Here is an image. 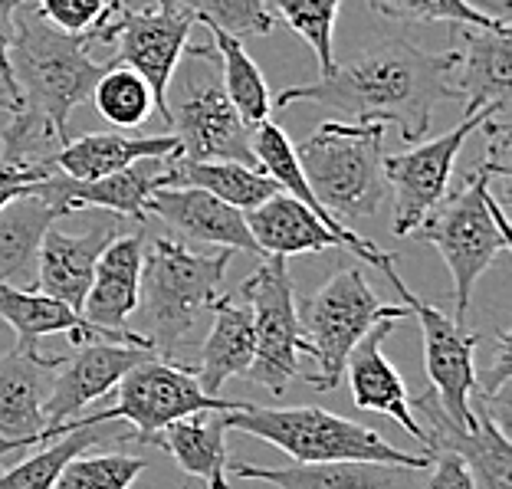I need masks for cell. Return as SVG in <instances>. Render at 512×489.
Returning a JSON list of instances; mask_svg holds the SVG:
<instances>
[{"instance_id": "6da1fadb", "label": "cell", "mask_w": 512, "mask_h": 489, "mask_svg": "<svg viewBox=\"0 0 512 489\" xmlns=\"http://www.w3.org/2000/svg\"><path fill=\"white\" fill-rule=\"evenodd\" d=\"M453 46L430 53L404 37H381L362 46L348 63H335L316 83L289 86L273 99L276 109L296 102L352 115L355 122L398 125L404 142H421L434 119V109L457 102L450 89Z\"/></svg>"}, {"instance_id": "7a4b0ae2", "label": "cell", "mask_w": 512, "mask_h": 489, "mask_svg": "<svg viewBox=\"0 0 512 489\" xmlns=\"http://www.w3.org/2000/svg\"><path fill=\"white\" fill-rule=\"evenodd\" d=\"M486 138H490V148H486L483 165L470 174L460 191H450L411 234L444 256L453 279V302H457L453 319L460 325H467L470 296L480 276L490 270L499 253L512 247L506 211L493 194V178L509 181L512 174L506 161L509 128H496Z\"/></svg>"}, {"instance_id": "3957f363", "label": "cell", "mask_w": 512, "mask_h": 489, "mask_svg": "<svg viewBox=\"0 0 512 489\" xmlns=\"http://www.w3.org/2000/svg\"><path fill=\"white\" fill-rule=\"evenodd\" d=\"M89 33L73 37L50 27L27 0L14 17V43H10V76H14L20 106L14 112L27 115L46 132L69 142V115L89 102L92 89L115 66L99 63L89 53Z\"/></svg>"}, {"instance_id": "277c9868", "label": "cell", "mask_w": 512, "mask_h": 489, "mask_svg": "<svg viewBox=\"0 0 512 489\" xmlns=\"http://www.w3.org/2000/svg\"><path fill=\"white\" fill-rule=\"evenodd\" d=\"M227 270L230 250L194 253L168 237L148 243L135 312L148 319V342L158 358L174 362L171 355L224 296Z\"/></svg>"}, {"instance_id": "5b68a950", "label": "cell", "mask_w": 512, "mask_h": 489, "mask_svg": "<svg viewBox=\"0 0 512 489\" xmlns=\"http://www.w3.org/2000/svg\"><path fill=\"white\" fill-rule=\"evenodd\" d=\"M227 430H240L256 440L279 447L296 463H394L407 470H430L427 453L398 450L378 430L322 407H256L243 404L240 411L224 414Z\"/></svg>"}, {"instance_id": "8992f818", "label": "cell", "mask_w": 512, "mask_h": 489, "mask_svg": "<svg viewBox=\"0 0 512 489\" xmlns=\"http://www.w3.org/2000/svg\"><path fill=\"white\" fill-rule=\"evenodd\" d=\"M296 148L309 191L339 224L368 220L388 197L381 122H322Z\"/></svg>"}, {"instance_id": "52a82bcc", "label": "cell", "mask_w": 512, "mask_h": 489, "mask_svg": "<svg viewBox=\"0 0 512 489\" xmlns=\"http://www.w3.org/2000/svg\"><path fill=\"white\" fill-rule=\"evenodd\" d=\"M165 125L188 161H234L260 171L250 132L220 83L214 46H188L165 92Z\"/></svg>"}, {"instance_id": "ba28073f", "label": "cell", "mask_w": 512, "mask_h": 489, "mask_svg": "<svg viewBox=\"0 0 512 489\" xmlns=\"http://www.w3.org/2000/svg\"><path fill=\"white\" fill-rule=\"evenodd\" d=\"M115 394L119 401L106 411H96L89 417H76V421L60 424V427H46L37 437V444H53V440L66 437L69 430L79 427H99L109 421H125L132 427L128 440H142L151 444L158 430H165L174 421H184V417L194 414H207V411H240L247 401H227V398H211L204 394V388L194 378V365H181V362H168V358H148V362L135 365L128 375L115 384Z\"/></svg>"}, {"instance_id": "9c48e42d", "label": "cell", "mask_w": 512, "mask_h": 489, "mask_svg": "<svg viewBox=\"0 0 512 489\" xmlns=\"http://www.w3.org/2000/svg\"><path fill=\"white\" fill-rule=\"evenodd\" d=\"M296 309H299L302 339L309 342V355L319 365V371L302 375V381L312 384L322 394H332L339 388L352 348L381 319L407 316L404 306H384L358 266H345V270L329 276L319 286V293L302 299V306Z\"/></svg>"}, {"instance_id": "30bf717a", "label": "cell", "mask_w": 512, "mask_h": 489, "mask_svg": "<svg viewBox=\"0 0 512 489\" xmlns=\"http://www.w3.org/2000/svg\"><path fill=\"white\" fill-rule=\"evenodd\" d=\"M237 296L247 302L256 335V355L247 378L279 398L286 394L289 381L299 378V352L309 355V342L302 339L299 325L296 286L283 256H263L256 273L243 279Z\"/></svg>"}, {"instance_id": "8fae6325", "label": "cell", "mask_w": 512, "mask_h": 489, "mask_svg": "<svg viewBox=\"0 0 512 489\" xmlns=\"http://www.w3.org/2000/svg\"><path fill=\"white\" fill-rule=\"evenodd\" d=\"M194 23V14L181 0H155V7L145 10L119 7L109 20H102L89 33V43L115 46L112 63L142 76L151 96H155V109L161 112V119H168L165 92L184 50H188Z\"/></svg>"}, {"instance_id": "7c38bea8", "label": "cell", "mask_w": 512, "mask_h": 489, "mask_svg": "<svg viewBox=\"0 0 512 489\" xmlns=\"http://www.w3.org/2000/svg\"><path fill=\"white\" fill-rule=\"evenodd\" d=\"M398 260V256H394ZM388 260L381 266L384 279L394 286V293L401 296V306L411 309L417 322H421L424 335V368L430 378V391L440 404V411L450 424H457L460 430H476V414H473V388H476V345L480 335L467 332V325H460L457 319L444 316L437 306L417 299L407 283L398 276V266Z\"/></svg>"}, {"instance_id": "4fadbf2b", "label": "cell", "mask_w": 512, "mask_h": 489, "mask_svg": "<svg viewBox=\"0 0 512 489\" xmlns=\"http://www.w3.org/2000/svg\"><path fill=\"white\" fill-rule=\"evenodd\" d=\"M490 122L503 125L490 109L470 112L450 132L411 145L398 155H384V181H388V191H394V234L411 237L424 224V217L444 201L450 194L453 161L467 145V138L483 132Z\"/></svg>"}, {"instance_id": "5bb4252c", "label": "cell", "mask_w": 512, "mask_h": 489, "mask_svg": "<svg viewBox=\"0 0 512 489\" xmlns=\"http://www.w3.org/2000/svg\"><path fill=\"white\" fill-rule=\"evenodd\" d=\"M168 161L171 158H145L99 181H73L63 178V174H50L33 188V194L50 204L53 211H60V217L96 207V211H106L112 217L145 220L151 194L171 188Z\"/></svg>"}, {"instance_id": "9a60e30c", "label": "cell", "mask_w": 512, "mask_h": 489, "mask_svg": "<svg viewBox=\"0 0 512 489\" xmlns=\"http://www.w3.org/2000/svg\"><path fill=\"white\" fill-rule=\"evenodd\" d=\"M148 358H155V352H151V348H138V345H122V342L79 345V352L66 358L50 384V394H46V404H43L46 427H60V424L76 421V417H83V411L92 401L106 398L128 371L148 362Z\"/></svg>"}, {"instance_id": "2e32d148", "label": "cell", "mask_w": 512, "mask_h": 489, "mask_svg": "<svg viewBox=\"0 0 512 489\" xmlns=\"http://www.w3.org/2000/svg\"><path fill=\"white\" fill-rule=\"evenodd\" d=\"M411 414L414 421L417 417L427 421V427H421L424 447L430 453L437 450L457 453L463 467L470 470L476 489H512V440L506 430H499V424L486 411L473 407L476 430H460L444 417L434 391H424L421 398L411 401Z\"/></svg>"}, {"instance_id": "e0dca14e", "label": "cell", "mask_w": 512, "mask_h": 489, "mask_svg": "<svg viewBox=\"0 0 512 489\" xmlns=\"http://www.w3.org/2000/svg\"><path fill=\"white\" fill-rule=\"evenodd\" d=\"M450 89L463 102V115L490 109L506 125L512 83V40L499 30L457 27Z\"/></svg>"}, {"instance_id": "ac0fdd59", "label": "cell", "mask_w": 512, "mask_h": 489, "mask_svg": "<svg viewBox=\"0 0 512 489\" xmlns=\"http://www.w3.org/2000/svg\"><path fill=\"white\" fill-rule=\"evenodd\" d=\"M119 220L122 217L106 214L89 230H83V234H63V230H56V227L46 230L40 253H37L40 293L66 302L73 312H83L99 256L115 237H119Z\"/></svg>"}, {"instance_id": "d6986e66", "label": "cell", "mask_w": 512, "mask_h": 489, "mask_svg": "<svg viewBox=\"0 0 512 489\" xmlns=\"http://www.w3.org/2000/svg\"><path fill=\"white\" fill-rule=\"evenodd\" d=\"M0 319H4L17 335L14 352L20 355H43L40 342L46 335H73L76 345L86 342H122V345H138L151 348L148 335L132 332V335H115L102 332L96 325H89L79 312H73L66 302L43 296L40 289H17V286H0ZM155 352V348H151Z\"/></svg>"}, {"instance_id": "ffe728a7", "label": "cell", "mask_w": 512, "mask_h": 489, "mask_svg": "<svg viewBox=\"0 0 512 489\" xmlns=\"http://www.w3.org/2000/svg\"><path fill=\"white\" fill-rule=\"evenodd\" d=\"M66 355H0V453L37 444L43 404Z\"/></svg>"}, {"instance_id": "44dd1931", "label": "cell", "mask_w": 512, "mask_h": 489, "mask_svg": "<svg viewBox=\"0 0 512 489\" xmlns=\"http://www.w3.org/2000/svg\"><path fill=\"white\" fill-rule=\"evenodd\" d=\"M148 214L165 220V227L184 240L207 243V247H217V250H243V253L260 256L243 211L217 201V197L207 191L161 188L151 194Z\"/></svg>"}, {"instance_id": "7402d4cb", "label": "cell", "mask_w": 512, "mask_h": 489, "mask_svg": "<svg viewBox=\"0 0 512 489\" xmlns=\"http://www.w3.org/2000/svg\"><path fill=\"white\" fill-rule=\"evenodd\" d=\"M145 263V234H119L102 250L92 286L83 302V316L89 325L102 332L132 335L128 316L138 309V279Z\"/></svg>"}, {"instance_id": "603a6c76", "label": "cell", "mask_w": 512, "mask_h": 489, "mask_svg": "<svg viewBox=\"0 0 512 489\" xmlns=\"http://www.w3.org/2000/svg\"><path fill=\"white\" fill-rule=\"evenodd\" d=\"M394 332V319H381L362 342L352 348L345 362V375L352 384V401L362 411L388 414L391 421H398L407 434L421 440L424 447V430L411 414V398H407V384L398 375L388 358H384V339Z\"/></svg>"}, {"instance_id": "cb8c5ba5", "label": "cell", "mask_w": 512, "mask_h": 489, "mask_svg": "<svg viewBox=\"0 0 512 489\" xmlns=\"http://www.w3.org/2000/svg\"><path fill=\"white\" fill-rule=\"evenodd\" d=\"M240 480H263L276 489H421L424 470L394 467V463H293V467H253V463H230Z\"/></svg>"}, {"instance_id": "d4e9b609", "label": "cell", "mask_w": 512, "mask_h": 489, "mask_svg": "<svg viewBox=\"0 0 512 489\" xmlns=\"http://www.w3.org/2000/svg\"><path fill=\"white\" fill-rule=\"evenodd\" d=\"M250 142H253V155H256V161H260V171H263V174H270V178L279 184V191H283V194L296 197L299 204H306L309 211L316 214V217L322 220V224L329 227L332 234L345 243V250L352 253L355 260H365V263H371V266H378V270H381V266L388 263V260H394V253H384V250H378L371 240L352 234V230L342 227L339 220H335V217L316 201V194L309 191V184H306V178H302V171H299V161H296V148H293V142H289L286 132H283V128H279L276 122L266 119V122H260V125H253Z\"/></svg>"}, {"instance_id": "484cf974", "label": "cell", "mask_w": 512, "mask_h": 489, "mask_svg": "<svg viewBox=\"0 0 512 489\" xmlns=\"http://www.w3.org/2000/svg\"><path fill=\"white\" fill-rule=\"evenodd\" d=\"M181 155V145L174 135H151V138H132L119 132H89L56 151L53 168L63 178L73 181H99L109 174L122 171L128 165H138L145 158H174Z\"/></svg>"}, {"instance_id": "4316f807", "label": "cell", "mask_w": 512, "mask_h": 489, "mask_svg": "<svg viewBox=\"0 0 512 489\" xmlns=\"http://www.w3.org/2000/svg\"><path fill=\"white\" fill-rule=\"evenodd\" d=\"M214 325L207 332V339L201 345V358L194 365V378L204 388V394L220 398V388L243 375L253 365L256 355V335H253V319L247 302L240 296H220L214 302Z\"/></svg>"}, {"instance_id": "83f0119b", "label": "cell", "mask_w": 512, "mask_h": 489, "mask_svg": "<svg viewBox=\"0 0 512 489\" xmlns=\"http://www.w3.org/2000/svg\"><path fill=\"white\" fill-rule=\"evenodd\" d=\"M243 217H247L250 237L260 256H283V260H289L296 253H322V250L345 247L306 204H299L296 197H289L283 191L273 194L260 207H253Z\"/></svg>"}, {"instance_id": "f1b7e54d", "label": "cell", "mask_w": 512, "mask_h": 489, "mask_svg": "<svg viewBox=\"0 0 512 489\" xmlns=\"http://www.w3.org/2000/svg\"><path fill=\"white\" fill-rule=\"evenodd\" d=\"M155 447H161L178 467L207 489H230L227 483V424L220 411L194 414L158 430Z\"/></svg>"}, {"instance_id": "f546056e", "label": "cell", "mask_w": 512, "mask_h": 489, "mask_svg": "<svg viewBox=\"0 0 512 489\" xmlns=\"http://www.w3.org/2000/svg\"><path fill=\"white\" fill-rule=\"evenodd\" d=\"M56 220L60 211H53L37 194L17 197L0 211V286L27 289L37 283L40 243Z\"/></svg>"}, {"instance_id": "4dcf8cb0", "label": "cell", "mask_w": 512, "mask_h": 489, "mask_svg": "<svg viewBox=\"0 0 512 489\" xmlns=\"http://www.w3.org/2000/svg\"><path fill=\"white\" fill-rule=\"evenodd\" d=\"M171 168V188H197L214 194L217 201H224L237 211H253L263 201H270L273 194H279V184L270 174L234 165V161H188L181 155H174L168 161Z\"/></svg>"}, {"instance_id": "1f68e13d", "label": "cell", "mask_w": 512, "mask_h": 489, "mask_svg": "<svg viewBox=\"0 0 512 489\" xmlns=\"http://www.w3.org/2000/svg\"><path fill=\"white\" fill-rule=\"evenodd\" d=\"M214 37V53L220 63V83H224V92L234 102V109L240 112V119L247 122L250 128L270 119L273 112V96L270 86H266L263 69L253 63V56L243 50V43L237 37H230L220 27H211L204 23Z\"/></svg>"}, {"instance_id": "d6a6232c", "label": "cell", "mask_w": 512, "mask_h": 489, "mask_svg": "<svg viewBox=\"0 0 512 489\" xmlns=\"http://www.w3.org/2000/svg\"><path fill=\"white\" fill-rule=\"evenodd\" d=\"M99 427H79L69 430L66 437L53 440L50 447L37 450L33 457L20 460L17 467L0 470V489H53L60 480L63 467L79 453H86L92 444H99Z\"/></svg>"}, {"instance_id": "836d02e7", "label": "cell", "mask_w": 512, "mask_h": 489, "mask_svg": "<svg viewBox=\"0 0 512 489\" xmlns=\"http://www.w3.org/2000/svg\"><path fill=\"white\" fill-rule=\"evenodd\" d=\"M89 102L96 106L102 119L115 128L145 125L151 109H155V96H151L148 83L125 66H112L96 83V89H92Z\"/></svg>"}, {"instance_id": "e575fe53", "label": "cell", "mask_w": 512, "mask_h": 489, "mask_svg": "<svg viewBox=\"0 0 512 489\" xmlns=\"http://www.w3.org/2000/svg\"><path fill=\"white\" fill-rule=\"evenodd\" d=\"M342 0H273V10L296 37L316 53L319 76L335 69V20H339Z\"/></svg>"}, {"instance_id": "d590c367", "label": "cell", "mask_w": 512, "mask_h": 489, "mask_svg": "<svg viewBox=\"0 0 512 489\" xmlns=\"http://www.w3.org/2000/svg\"><path fill=\"white\" fill-rule=\"evenodd\" d=\"M145 460L132 453H79L63 467L53 489H132Z\"/></svg>"}, {"instance_id": "8d00e7d4", "label": "cell", "mask_w": 512, "mask_h": 489, "mask_svg": "<svg viewBox=\"0 0 512 489\" xmlns=\"http://www.w3.org/2000/svg\"><path fill=\"white\" fill-rule=\"evenodd\" d=\"M375 14L398 20V23H450V27H470V30H499L493 20L480 17L463 0H365Z\"/></svg>"}, {"instance_id": "74e56055", "label": "cell", "mask_w": 512, "mask_h": 489, "mask_svg": "<svg viewBox=\"0 0 512 489\" xmlns=\"http://www.w3.org/2000/svg\"><path fill=\"white\" fill-rule=\"evenodd\" d=\"M194 20L220 27L230 37H266L273 30V14L266 0H181Z\"/></svg>"}, {"instance_id": "f35d334b", "label": "cell", "mask_w": 512, "mask_h": 489, "mask_svg": "<svg viewBox=\"0 0 512 489\" xmlns=\"http://www.w3.org/2000/svg\"><path fill=\"white\" fill-rule=\"evenodd\" d=\"M509 394H512V339L506 332H499L490 365H486L483 375L476 371V388H473L470 404L476 401V407L490 414L499 424V430L509 434V414H512Z\"/></svg>"}, {"instance_id": "ab89813d", "label": "cell", "mask_w": 512, "mask_h": 489, "mask_svg": "<svg viewBox=\"0 0 512 489\" xmlns=\"http://www.w3.org/2000/svg\"><path fill=\"white\" fill-rule=\"evenodd\" d=\"M33 7L50 27L60 33H73V37L96 30L109 10L106 0H33Z\"/></svg>"}, {"instance_id": "60d3db41", "label": "cell", "mask_w": 512, "mask_h": 489, "mask_svg": "<svg viewBox=\"0 0 512 489\" xmlns=\"http://www.w3.org/2000/svg\"><path fill=\"white\" fill-rule=\"evenodd\" d=\"M421 489H476L470 470L463 467V460L450 450L430 453V473L421 483Z\"/></svg>"}, {"instance_id": "b9f144b4", "label": "cell", "mask_w": 512, "mask_h": 489, "mask_svg": "<svg viewBox=\"0 0 512 489\" xmlns=\"http://www.w3.org/2000/svg\"><path fill=\"white\" fill-rule=\"evenodd\" d=\"M50 174H56L53 168H14V165H0V211L7 204H14L17 197L33 194L40 181H46Z\"/></svg>"}, {"instance_id": "7bdbcfd3", "label": "cell", "mask_w": 512, "mask_h": 489, "mask_svg": "<svg viewBox=\"0 0 512 489\" xmlns=\"http://www.w3.org/2000/svg\"><path fill=\"white\" fill-rule=\"evenodd\" d=\"M23 4H27V0H0V79L14 92L17 86H14V76H10V43H14V17Z\"/></svg>"}, {"instance_id": "ee69618b", "label": "cell", "mask_w": 512, "mask_h": 489, "mask_svg": "<svg viewBox=\"0 0 512 489\" xmlns=\"http://www.w3.org/2000/svg\"><path fill=\"white\" fill-rule=\"evenodd\" d=\"M470 10H476L480 17L486 20H493L496 27H503L509 30V23H512V0H463Z\"/></svg>"}, {"instance_id": "f6af8a7d", "label": "cell", "mask_w": 512, "mask_h": 489, "mask_svg": "<svg viewBox=\"0 0 512 489\" xmlns=\"http://www.w3.org/2000/svg\"><path fill=\"white\" fill-rule=\"evenodd\" d=\"M20 106V99H17V92L14 89H10L7 83H4V79H0V112H14Z\"/></svg>"}, {"instance_id": "bcb514c9", "label": "cell", "mask_w": 512, "mask_h": 489, "mask_svg": "<svg viewBox=\"0 0 512 489\" xmlns=\"http://www.w3.org/2000/svg\"><path fill=\"white\" fill-rule=\"evenodd\" d=\"M122 4H125V0H106V7H109V10H106V20H109V17L115 14V10L122 7ZM89 33H92V30H89Z\"/></svg>"}, {"instance_id": "7dc6e473", "label": "cell", "mask_w": 512, "mask_h": 489, "mask_svg": "<svg viewBox=\"0 0 512 489\" xmlns=\"http://www.w3.org/2000/svg\"><path fill=\"white\" fill-rule=\"evenodd\" d=\"M181 489H207V486L204 483H184Z\"/></svg>"}]
</instances>
